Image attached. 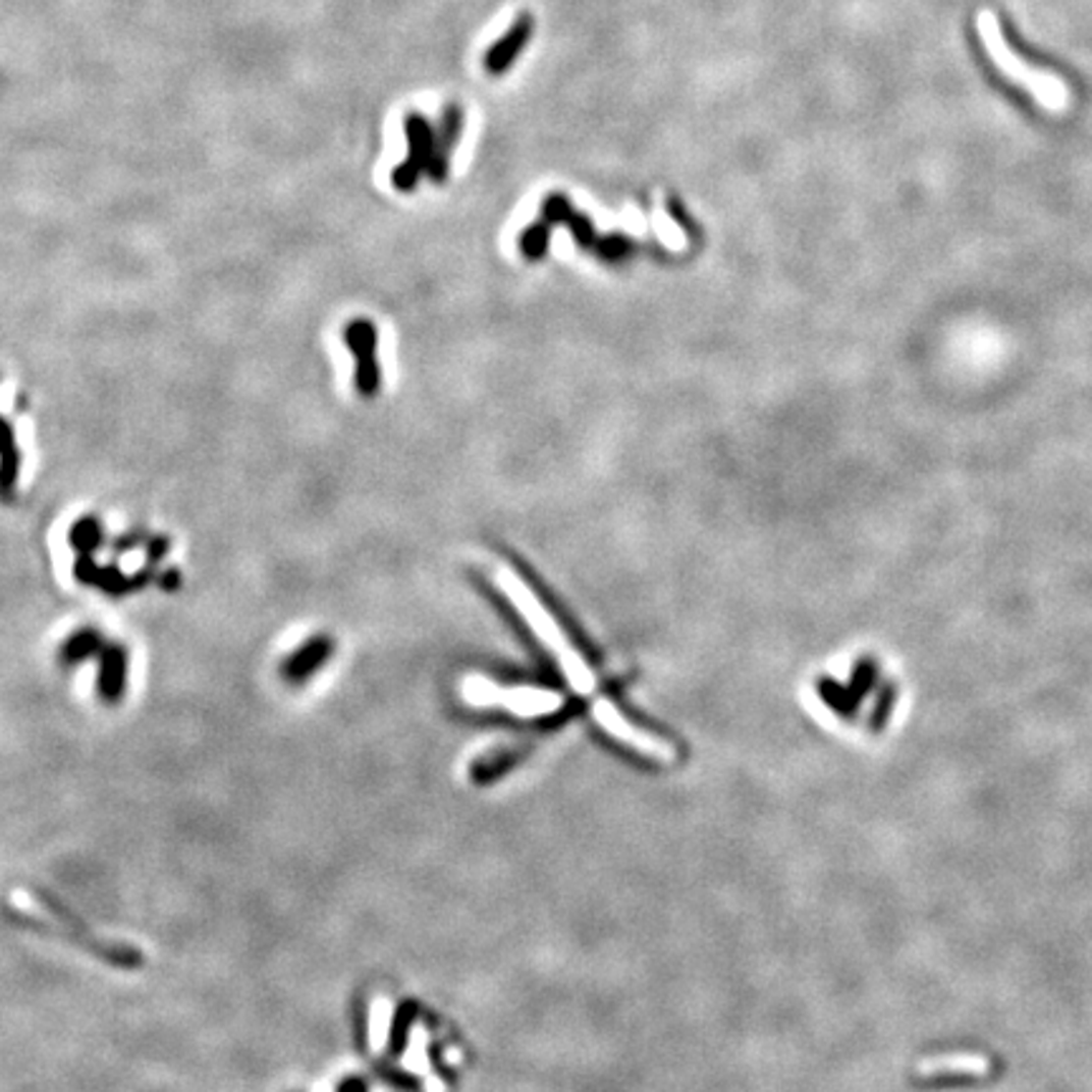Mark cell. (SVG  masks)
I'll use <instances>...</instances> for the list:
<instances>
[{"label":"cell","instance_id":"15","mask_svg":"<svg viewBox=\"0 0 1092 1092\" xmlns=\"http://www.w3.org/2000/svg\"><path fill=\"white\" fill-rule=\"evenodd\" d=\"M337 1092H367V1083L362 1078H346L339 1083Z\"/></svg>","mask_w":1092,"mask_h":1092},{"label":"cell","instance_id":"14","mask_svg":"<svg viewBox=\"0 0 1092 1092\" xmlns=\"http://www.w3.org/2000/svg\"><path fill=\"white\" fill-rule=\"evenodd\" d=\"M157 585H160V590H165V592H177L182 587V571L165 569L160 577H157Z\"/></svg>","mask_w":1092,"mask_h":1092},{"label":"cell","instance_id":"5","mask_svg":"<svg viewBox=\"0 0 1092 1092\" xmlns=\"http://www.w3.org/2000/svg\"><path fill=\"white\" fill-rule=\"evenodd\" d=\"M405 132L410 140V157L407 162H402V165L392 172V182H395L397 190H413L420 172H423L425 167H430V162H433L435 150V137L430 132L428 124H425V119L418 117V114L407 117Z\"/></svg>","mask_w":1092,"mask_h":1092},{"label":"cell","instance_id":"10","mask_svg":"<svg viewBox=\"0 0 1092 1092\" xmlns=\"http://www.w3.org/2000/svg\"><path fill=\"white\" fill-rule=\"evenodd\" d=\"M68 544L73 546L76 554H94V551L104 549V544H107L104 524L97 516L76 518L73 527L68 529Z\"/></svg>","mask_w":1092,"mask_h":1092},{"label":"cell","instance_id":"9","mask_svg":"<svg viewBox=\"0 0 1092 1092\" xmlns=\"http://www.w3.org/2000/svg\"><path fill=\"white\" fill-rule=\"evenodd\" d=\"M104 645H107V638H104L97 627H92V624H84V627L73 630L64 643H61L59 655H56V658H59V663L64 665V668L71 670V668H76L78 663H87V660L99 658Z\"/></svg>","mask_w":1092,"mask_h":1092},{"label":"cell","instance_id":"8","mask_svg":"<svg viewBox=\"0 0 1092 1092\" xmlns=\"http://www.w3.org/2000/svg\"><path fill=\"white\" fill-rule=\"evenodd\" d=\"M20 455L15 428L0 415V501H13L20 476Z\"/></svg>","mask_w":1092,"mask_h":1092},{"label":"cell","instance_id":"7","mask_svg":"<svg viewBox=\"0 0 1092 1092\" xmlns=\"http://www.w3.org/2000/svg\"><path fill=\"white\" fill-rule=\"evenodd\" d=\"M97 668V693L104 703H119L127 693V675H129V653L124 645L107 643L99 653Z\"/></svg>","mask_w":1092,"mask_h":1092},{"label":"cell","instance_id":"6","mask_svg":"<svg viewBox=\"0 0 1092 1092\" xmlns=\"http://www.w3.org/2000/svg\"><path fill=\"white\" fill-rule=\"evenodd\" d=\"M595 718L600 721V726L605 728L607 733H612L617 742L622 744H630V747H635L638 751H643V754L653 756V759H660V761H673L675 759V751L670 744L660 742V739L650 736V733H643L638 731L635 726H630L627 721H624L622 716H619L617 711L610 706V703H597L595 708Z\"/></svg>","mask_w":1092,"mask_h":1092},{"label":"cell","instance_id":"13","mask_svg":"<svg viewBox=\"0 0 1092 1092\" xmlns=\"http://www.w3.org/2000/svg\"><path fill=\"white\" fill-rule=\"evenodd\" d=\"M170 544H172L170 537H165V534H155V537L147 539V544H145L147 564L150 566L160 564V561L170 554Z\"/></svg>","mask_w":1092,"mask_h":1092},{"label":"cell","instance_id":"1","mask_svg":"<svg viewBox=\"0 0 1092 1092\" xmlns=\"http://www.w3.org/2000/svg\"><path fill=\"white\" fill-rule=\"evenodd\" d=\"M976 29H979L981 41H984L986 54L991 56V64L999 68L1009 81L1020 84L1029 94H1034L1037 102L1042 104L1044 109H1049V112H1062V109H1068V84L1059 76H1054V73L1039 71V68L1024 64L1022 56H1017L1015 51L1009 49V44H1006L994 10H981L979 18H976Z\"/></svg>","mask_w":1092,"mask_h":1092},{"label":"cell","instance_id":"4","mask_svg":"<svg viewBox=\"0 0 1092 1092\" xmlns=\"http://www.w3.org/2000/svg\"><path fill=\"white\" fill-rule=\"evenodd\" d=\"M334 650H337V643H334L332 635H312L286 660H281L278 673L288 686H302V683L312 680L332 660Z\"/></svg>","mask_w":1092,"mask_h":1092},{"label":"cell","instance_id":"11","mask_svg":"<svg viewBox=\"0 0 1092 1092\" xmlns=\"http://www.w3.org/2000/svg\"><path fill=\"white\" fill-rule=\"evenodd\" d=\"M410 1024H413V1006H410V1004L400 1006V1009H397V1015L392 1017L390 1037H387V1044H390L392 1054H400V1049L405 1047Z\"/></svg>","mask_w":1092,"mask_h":1092},{"label":"cell","instance_id":"3","mask_svg":"<svg viewBox=\"0 0 1092 1092\" xmlns=\"http://www.w3.org/2000/svg\"><path fill=\"white\" fill-rule=\"evenodd\" d=\"M73 580L94 587V590L104 592L109 597H127L132 592L145 590L155 580V566L147 564L137 575H124V571L117 569V564L99 566L94 561V554H78L76 561H73Z\"/></svg>","mask_w":1092,"mask_h":1092},{"label":"cell","instance_id":"2","mask_svg":"<svg viewBox=\"0 0 1092 1092\" xmlns=\"http://www.w3.org/2000/svg\"><path fill=\"white\" fill-rule=\"evenodd\" d=\"M341 341L354 357V387L362 397H375L382 387V372L377 365V327L372 319L354 317L341 329Z\"/></svg>","mask_w":1092,"mask_h":1092},{"label":"cell","instance_id":"12","mask_svg":"<svg viewBox=\"0 0 1092 1092\" xmlns=\"http://www.w3.org/2000/svg\"><path fill=\"white\" fill-rule=\"evenodd\" d=\"M147 539H150V534H147L142 527H134V529H129V532H124V534H119V537H114L112 542H109V549H112L114 556H122V554H129V551H134V549H145Z\"/></svg>","mask_w":1092,"mask_h":1092}]
</instances>
